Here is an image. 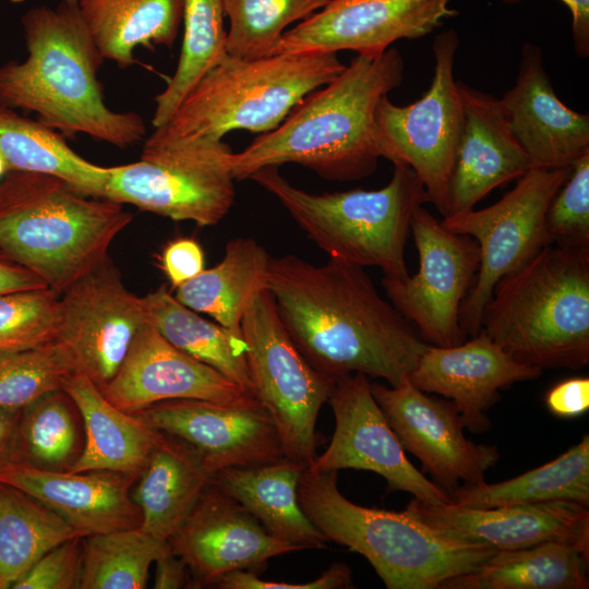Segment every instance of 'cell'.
<instances>
[{
	"label": "cell",
	"instance_id": "1",
	"mask_svg": "<svg viewBox=\"0 0 589 589\" xmlns=\"http://www.w3.org/2000/svg\"><path fill=\"white\" fill-rule=\"evenodd\" d=\"M364 267L329 257H272L267 290L304 358L322 374L361 373L400 384L430 344L376 290Z\"/></svg>",
	"mask_w": 589,
	"mask_h": 589
},
{
	"label": "cell",
	"instance_id": "2",
	"mask_svg": "<svg viewBox=\"0 0 589 589\" xmlns=\"http://www.w3.org/2000/svg\"><path fill=\"white\" fill-rule=\"evenodd\" d=\"M404 69L396 48L378 56L357 55L337 77L305 96L276 129L232 153L235 180L289 163L335 181L370 176L381 158L376 108L401 84Z\"/></svg>",
	"mask_w": 589,
	"mask_h": 589
},
{
	"label": "cell",
	"instance_id": "3",
	"mask_svg": "<svg viewBox=\"0 0 589 589\" xmlns=\"http://www.w3.org/2000/svg\"><path fill=\"white\" fill-rule=\"evenodd\" d=\"M27 57L0 65V105L34 112L64 135L86 134L120 148L146 134L143 118L110 109L97 72L105 60L77 4L37 5L22 19Z\"/></svg>",
	"mask_w": 589,
	"mask_h": 589
},
{
	"label": "cell",
	"instance_id": "4",
	"mask_svg": "<svg viewBox=\"0 0 589 589\" xmlns=\"http://www.w3.org/2000/svg\"><path fill=\"white\" fill-rule=\"evenodd\" d=\"M132 219L52 175L11 170L0 181V251L59 294L109 257Z\"/></svg>",
	"mask_w": 589,
	"mask_h": 589
},
{
	"label": "cell",
	"instance_id": "5",
	"mask_svg": "<svg viewBox=\"0 0 589 589\" xmlns=\"http://www.w3.org/2000/svg\"><path fill=\"white\" fill-rule=\"evenodd\" d=\"M481 329L539 369L589 364V247L543 248L495 285Z\"/></svg>",
	"mask_w": 589,
	"mask_h": 589
},
{
	"label": "cell",
	"instance_id": "6",
	"mask_svg": "<svg viewBox=\"0 0 589 589\" xmlns=\"http://www.w3.org/2000/svg\"><path fill=\"white\" fill-rule=\"evenodd\" d=\"M337 479L338 471L306 467L298 485L300 505L328 541L364 556L388 589H438L496 552L444 536L406 510L354 504L340 493Z\"/></svg>",
	"mask_w": 589,
	"mask_h": 589
},
{
	"label": "cell",
	"instance_id": "7",
	"mask_svg": "<svg viewBox=\"0 0 589 589\" xmlns=\"http://www.w3.org/2000/svg\"><path fill=\"white\" fill-rule=\"evenodd\" d=\"M389 182L378 190L354 189L315 194L292 185L266 167L250 179L273 194L306 237L329 257L384 276H409L405 245L414 211L429 202L425 189L407 165L393 164Z\"/></svg>",
	"mask_w": 589,
	"mask_h": 589
},
{
	"label": "cell",
	"instance_id": "8",
	"mask_svg": "<svg viewBox=\"0 0 589 589\" xmlns=\"http://www.w3.org/2000/svg\"><path fill=\"white\" fill-rule=\"evenodd\" d=\"M345 68L337 52L280 53L252 60L227 55L154 133L168 140H221L232 130L269 132L305 96Z\"/></svg>",
	"mask_w": 589,
	"mask_h": 589
},
{
	"label": "cell",
	"instance_id": "9",
	"mask_svg": "<svg viewBox=\"0 0 589 589\" xmlns=\"http://www.w3.org/2000/svg\"><path fill=\"white\" fill-rule=\"evenodd\" d=\"M231 155L223 140H168L153 132L137 161L109 167L104 199L215 226L235 203Z\"/></svg>",
	"mask_w": 589,
	"mask_h": 589
},
{
	"label": "cell",
	"instance_id": "10",
	"mask_svg": "<svg viewBox=\"0 0 589 589\" xmlns=\"http://www.w3.org/2000/svg\"><path fill=\"white\" fill-rule=\"evenodd\" d=\"M253 393L274 422L285 457L309 466L320 436L316 420L336 382L304 358L271 292H260L240 323Z\"/></svg>",
	"mask_w": 589,
	"mask_h": 589
},
{
	"label": "cell",
	"instance_id": "11",
	"mask_svg": "<svg viewBox=\"0 0 589 589\" xmlns=\"http://www.w3.org/2000/svg\"><path fill=\"white\" fill-rule=\"evenodd\" d=\"M570 169L532 167L493 205L453 214L441 221L445 229L469 236L479 245L478 272L459 312L466 334L474 336L481 330L484 309L498 280L552 244L544 227L545 213Z\"/></svg>",
	"mask_w": 589,
	"mask_h": 589
},
{
	"label": "cell",
	"instance_id": "12",
	"mask_svg": "<svg viewBox=\"0 0 589 589\" xmlns=\"http://www.w3.org/2000/svg\"><path fill=\"white\" fill-rule=\"evenodd\" d=\"M454 29L433 43L434 73L430 87L414 103L393 104L384 96L376 108V141L381 157L409 166L422 182L429 202L445 217L448 185L464 124V105L454 79L459 47Z\"/></svg>",
	"mask_w": 589,
	"mask_h": 589
},
{
	"label": "cell",
	"instance_id": "13",
	"mask_svg": "<svg viewBox=\"0 0 589 589\" xmlns=\"http://www.w3.org/2000/svg\"><path fill=\"white\" fill-rule=\"evenodd\" d=\"M410 230L419 269L405 279L384 276L382 284L387 298L430 345H459L466 334L459 312L478 272L479 245L469 236L445 229L422 206L414 211Z\"/></svg>",
	"mask_w": 589,
	"mask_h": 589
},
{
	"label": "cell",
	"instance_id": "14",
	"mask_svg": "<svg viewBox=\"0 0 589 589\" xmlns=\"http://www.w3.org/2000/svg\"><path fill=\"white\" fill-rule=\"evenodd\" d=\"M326 402L333 409L335 430L328 447L308 466L310 470L372 471L386 480L388 492H407L432 504L452 503L442 488L409 461L372 395L366 375L351 373L336 380Z\"/></svg>",
	"mask_w": 589,
	"mask_h": 589
},
{
	"label": "cell",
	"instance_id": "15",
	"mask_svg": "<svg viewBox=\"0 0 589 589\" xmlns=\"http://www.w3.org/2000/svg\"><path fill=\"white\" fill-rule=\"evenodd\" d=\"M147 322L143 300L129 291L107 257L59 297L56 340L100 390L120 369Z\"/></svg>",
	"mask_w": 589,
	"mask_h": 589
},
{
	"label": "cell",
	"instance_id": "16",
	"mask_svg": "<svg viewBox=\"0 0 589 589\" xmlns=\"http://www.w3.org/2000/svg\"><path fill=\"white\" fill-rule=\"evenodd\" d=\"M371 392L405 452L416 456L449 496L460 481H484L485 471L497 464L495 445L466 438L461 416L452 401L429 396L408 377L390 387L371 384Z\"/></svg>",
	"mask_w": 589,
	"mask_h": 589
},
{
	"label": "cell",
	"instance_id": "17",
	"mask_svg": "<svg viewBox=\"0 0 589 589\" xmlns=\"http://www.w3.org/2000/svg\"><path fill=\"white\" fill-rule=\"evenodd\" d=\"M450 1L329 0L286 31L273 55L353 50L378 56L393 43L423 37L455 16Z\"/></svg>",
	"mask_w": 589,
	"mask_h": 589
},
{
	"label": "cell",
	"instance_id": "18",
	"mask_svg": "<svg viewBox=\"0 0 589 589\" xmlns=\"http://www.w3.org/2000/svg\"><path fill=\"white\" fill-rule=\"evenodd\" d=\"M133 414L151 428L195 448L212 476L229 467L285 458L279 433L262 405L171 399Z\"/></svg>",
	"mask_w": 589,
	"mask_h": 589
},
{
	"label": "cell",
	"instance_id": "19",
	"mask_svg": "<svg viewBox=\"0 0 589 589\" xmlns=\"http://www.w3.org/2000/svg\"><path fill=\"white\" fill-rule=\"evenodd\" d=\"M101 392L130 414L171 399L261 405L253 394L171 345L148 322L140 328L120 369Z\"/></svg>",
	"mask_w": 589,
	"mask_h": 589
},
{
	"label": "cell",
	"instance_id": "20",
	"mask_svg": "<svg viewBox=\"0 0 589 589\" xmlns=\"http://www.w3.org/2000/svg\"><path fill=\"white\" fill-rule=\"evenodd\" d=\"M168 541L201 585H215L221 576L235 570L257 574L269 558L301 550L272 536L213 482Z\"/></svg>",
	"mask_w": 589,
	"mask_h": 589
},
{
	"label": "cell",
	"instance_id": "21",
	"mask_svg": "<svg viewBox=\"0 0 589 589\" xmlns=\"http://www.w3.org/2000/svg\"><path fill=\"white\" fill-rule=\"evenodd\" d=\"M407 513L433 530L496 551L564 542L589 551L588 506L572 501L477 508L412 498Z\"/></svg>",
	"mask_w": 589,
	"mask_h": 589
},
{
	"label": "cell",
	"instance_id": "22",
	"mask_svg": "<svg viewBox=\"0 0 589 589\" xmlns=\"http://www.w3.org/2000/svg\"><path fill=\"white\" fill-rule=\"evenodd\" d=\"M541 373L542 369L513 359L481 329L456 346L429 345L408 378L425 393L450 399L465 428L479 433L490 428L486 411L498 400L501 389Z\"/></svg>",
	"mask_w": 589,
	"mask_h": 589
},
{
	"label": "cell",
	"instance_id": "23",
	"mask_svg": "<svg viewBox=\"0 0 589 589\" xmlns=\"http://www.w3.org/2000/svg\"><path fill=\"white\" fill-rule=\"evenodd\" d=\"M500 104L533 167H570L589 152V116L570 109L556 96L539 46H522L515 85Z\"/></svg>",
	"mask_w": 589,
	"mask_h": 589
},
{
	"label": "cell",
	"instance_id": "24",
	"mask_svg": "<svg viewBox=\"0 0 589 589\" xmlns=\"http://www.w3.org/2000/svg\"><path fill=\"white\" fill-rule=\"evenodd\" d=\"M458 87L464 124L449 179L447 216L474 208L492 190L533 167L513 134L500 99L460 81Z\"/></svg>",
	"mask_w": 589,
	"mask_h": 589
},
{
	"label": "cell",
	"instance_id": "25",
	"mask_svg": "<svg viewBox=\"0 0 589 589\" xmlns=\"http://www.w3.org/2000/svg\"><path fill=\"white\" fill-rule=\"evenodd\" d=\"M136 478L113 471L46 470L17 462L0 470V482L45 504L82 538L140 527L141 513L130 491Z\"/></svg>",
	"mask_w": 589,
	"mask_h": 589
},
{
	"label": "cell",
	"instance_id": "26",
	"mask_svg": "<svg viewBox=\"0 0 589 589\" xmlns=\"http://www.w3.org/2000/svg\"><path fill=\"white\" fill-rule=\"evenodd\" d=\"M80 412L85 444L69 471H113L139 477L163 433L111 404L82 371L61 388Z\"/></svg>",
	"mask_w": 589,
	"mask_h": 589
},
{
	"label": "cell",
	"instance_id": "27",
	"mask_svg": "<svg viewBox=\"0 0 589 589\" xmlns=\"http://www.w3.org/2000/svg\"><path fill=\"white\" fill-rule=\"evenodd\" d=\"M306 467L285 457L221 469L211 482L243 506L272 536L301 550L324 549L327 538L309 519L298 498L299 481Z\"/></svg>",
	"mask_w": 589,
	"mask_h": 589
},
{
	"label": "cell",
	"instance_id": "28",
	"mask_svg": "<svg viewBox=\"0 0 589 589\" xmlns=\"http://www.w3.org/2000/svg\"><path fill=\"white\" fill-rule=\"evenodd\" d=\"M211 478L195 448L163 433L131 492L141 513L140 528L168 541L182 526Z\"/></svg>",
	"mask_w": 589,
	"mask_h": 589
},
{
	"label": "cell",
	"instance_id": "29",
	"mask_svg": "<svg viewBox=\"0 0 589 589\" xmlns=\"http://www.w3.org/2000/svg\"><path fill=\"white\" fill-rule=\"evenodd\" d=\"M272 256L253 238H236L223 260L176 288L175 298L241 334V320L253 299L267 289Z\"/></svg>",
	"mask_w": 589,
	"mask_h": 589
},
{
	"label": "cell",
	"instance_id": "30",
	"mask_svg": "<svg viewBox=\"0 0 589 589\" xmlns=\"http://www.w3.org/2000/svg\"><path fill=\"white\" fill-rule=\"evenodd\" d=\"M184 0H77L80 15L104 59L127 68L134 49L171 48Z\"/></svg>",
	"mask_w": 589,
	"mask_h": 589
},
{
	"label": "cell",
	"instance_id": "31",
	"mask_svg": "<svg viewBox=\"0 0 589 589\" xmlns=\"http://www.w3.org/2000/svg\"><path fill=\"white\" fill-rule=\"evenodd\" d=\"M589 551L564 542L496 551L438 589H587Z\"/></svg>",
	"mask_w": 589,
	"mask_h": 589
},
{
	"label": "cell",
	"instance_id": "32",
	"mask_svg": "<svg viewBox=\"0 0 589 589\" xmlns=\"http://www.w3.org/2000/svg\"><path fill=\"white\" fill-rule=\"evenodd\" d=\"M142 300L147 322L171 345L254 395L241 334L200 316L179 302L166 285Z\"/></svg>",
	"mask_w": 589,
	"mask_h": 589
},
{
	"label": "cell",
	"instance_id": "33",
	"mask_svg": "<svg viewBox=\"0 0 589 589\" xmlns=\"http://www.w3.org/2000/svg\"><path fill=\"white\" fill-rule=\"evenodd\" d=\"M0 154L11 170L52 175L77 192L104 199L109 167L95 165L74 151L55 130L0 105Z\"/></svg>",
	"mask_w": 589,
	"mask_h": 589
},
{
	"label": "cell",
	"instance_id": "34",
	"mask_svg": "<svg viewBox=\"0 0 589 589\" xmlns=\"http://www.w3.org/2000/svg\"><path fill=\"white\" fill-rule=\"evenodd\" d=\"M452 503L477 508L572 501L589 506V436L555 459L516 478L458 486Z\"/></svg>",
	"mask_w": 589,
	"mask_h": 589
},
{
	"label": "cell",
	"instance_id": "35",
	"mask_svg": "<svg viewBox=\"0 0 589 589\" xmlns=\"http://www.w3.org/2000/svg\"><path fill=\"white\" fill-rule=\"evenodd\" d=\"M74 537L45 504L0 482V589L12 588L45 553Z\"/></svg>",
	"mask_w": 589,
	"mask_h": 589
},
{
	"label": "cell",
	"instance_id": "36",
	"mask_svg": "<svg viewBox=\"0 0 589 589\" xmlns=\"http://www.w3.org/2000/svg\"><path fill=\"white\" fill-rule=\"evenodd\" d=\"M223 0H184L183 40L177 69L156 96L152 123L163 127L199 81L227 57Z\"/></svg>",
	"mask_w": 589,
	"mask_h": 589
},
{
	"label": "cell",
	"instance_id": "37",
	"mask_svg": "<svg viewBox=\"0 0 589 589\" xmlns=\"http://www.w3.org/2000/svg\"><path fill=\"white\" fill-rule=\"evenodd\" d=\"M80 589H143L156 557L169 541L140 527L83 538Z\"/></svg>",
	"mask_w": 589,
	"mask_h": 589
},
{
	"label": "cell",
	"instance_id": "38",
	"mask_svg": "<svg viewBox=\"0 0 589 589\" xmlns=\"http://www.w3.org/2000/svg\"><path fill=\"white\" fill-rule=\"evenodd\" d=\"M329 0H223L229 19L227 55L238 59L269 57L286 27L303 21Z\"/></svg>",
	"mask_w": 589,
	"mask_h": 589
},
{
	"label": "cell",
	"instance_id": "39",
	"mask_svg": "<svg viewBox=\"0 0 589 589\" xmlns=\"http://www.w3.org/2000/svg\"><path fill=\"white\" fill-rule=\"evenodd\" d=\"M68 398L58 389L23 409L12 462L61 470L70 461L77 433Z\"/></svg>",
	"mask_w": 589,
	"mask_h": 589
},
{
	"label": "cell",
	"instance_id": "40",
	"mask_svg": "<svg viewBox=\"0 0 589 589\" xmlns=\"http://www.w3.org/2000/svg\"><path fill=\"white\" fill-rule=\"evenodd\" d=\"M79 371L70 349L53 340L46 345L0 354V408L22 411L43 396L61 389Z\"/></svg>",
	"mask_w": 589,
	"mask_h": 589
},
{
	"label": "cell",
	"instance_id": "41",
	"mask_svg": "<svg viewBox=\"0 0 589 589\" xmlns=\"http://www.w3.org/2000/svg\"><path fill=\"white\" fill-rule=\"evenodd\" d=\"M59 297L48 287L0 293V354L56 340Z\"/></svg>",
	"mask_w": 589,
	"mask_h": 589
},
{
	"label": "cell",
	"instance_id": "42",
	"mask_svg": "<svg viewBox=\"0 0 589 589\" xmlns=\"http://www.w3.org/2000/svg\"><path fill=\"white\" fill-rule=\"evenodd\" d=\"M544 227L552 244L589 247V152L572 165L546 209Z\"/></svg>",
	"mask_w": 589,
	"mask_h": 589
},
{
	"label": "cell",
	"instance_id": "43",
	"mask_svg": "<svg viewBox=\"0 0 589 589\" xmlns=\"http://www.w3.org/2000/svg\"><path fill=\"white\" fill-rule=\"evenodd\" d=\"M82 537L71 538L45 553L12 589H80Z\"/></svg>",
	"mask_w": 589,
	"mask_h": 589
},
{
	"label": "cell",
	"instance_id": "44",
	"mask_svg": "<svg viewBox=\"0 0 589 589\" xmlns=\"http://www.w3.org/2000/svg\"><path fill=\"white\" fill-rule=\"evenodd\" d=\"M351 585V569L345 563H333L317 578L306 582L265 580L253 572L235 570L225 574L215 584L221 589H340Z\"/></svg>",
	"mask_w": 589,
	"mask_h": 589
},
{
	"label": "cell",
	"instance_id": "45",
	"mask_svg": "<svg viewBox=\"0 0 589 589\" xmlns=\"http://www.w3.org/2000/svg\"><path fill=\"white\" fill-rule=\"evenodd\" d=\"M159 262L170 285L177 288L204 269V252L197 241L179 238L164 248Z\"/></svg>",
	"mask_w": 589,
	"mask_h": 589
},
{
	"label": "cell",
	"instance_id": "46",
	"mask_svg": "<svg viewBox=\"0 0 589 589\" xmlns=\"http://www.w3.org/2000/svg\"><path fill=\"white\" fill-rule=\"evenodd\" d=\"M544 402L560 418H575L589 409V378L575 376L560 381L548 389Z\"/></svg>",
	"mask_w": 589,
	"mask_h": 589
},
{
	"label": "cell",
	"instance_id": "47",
	"mask_svg": "<svg viewBox=\"0 0 589 589\" xmlns=\"http://www.w3.org/2000/svg\"><path fill=\"white\" fill-rule=\"evenodd\" d=\"M155 589H178L189 587L188 565L176 554L170 544L155 560Z\"/></svg>",
	"mask_w": 589,
	"mask_h": 589
},
{
	"label": "cell",
	"instance_id": "48",
	"mask_svg": "<svg viewBox=\"0 0 589 589\" xmlns=\"http://www.w3.org/2000/svg\"><path fill=\"white\" fill-rule=\"evenodd\" d=\"M505 4H516L522 0H501ZM572 14L574 48L578 57L589 56V0H561Z\"/></svg>",
	"mask_w": 589,
	"mask_h": 589
},
{
	"label": "cell",
	"instance_id": "49",
	"mask_svg": "<svg viewBox=\"0 0 589 589\" xmlns=\"http://www.w3.org/2000/svg\"><path fill=\"white\" fill-rule=\"evenodd\" d=\"M43 287L47 286L40 278L0 251V293Z\"/></svg>",
	"mask_w": 589,
	"mask_h": 589
},
{
	"label": "cell",
	"instance_id": "50",
	"mask_svg": "<svg viewBox=\"0 0 589 589\" xmlns=\"http://www.w3.org/2000/svg\"><path fill=\"white\" fill-rule=\"evenodd\" d=\"M22 411L0 408V470L13 461L17 426Z\"/></svg>",
	"mask_w": 589,
	"mask_h": 589
},
{
	"label": "cell",
	"instance_id": "51",
	"mask_svg": "<svg viewBox=\"0 0 589 589\" xmlns=\"http://www.w3.org/2000/svg\"><path fill=\"white\" fill-rule=\"evenodd\" d=\"M9 171V166L0 154V179L3 178Z\"/></svg>",
	"mask_w": 589,
	"mask_h": 589
},
{
	"label": "cell",
	"instance_id": "52",
	"mask_svg": "<svg viewBox=\"0 0 589 589\" xmlns=\"http://www.w3.org/2000/svg\"><path fill=\"white\" fill-rule=\"evenodd\" d=\"M62 1H64L67 3H73V4H75L77 2V0H62Z\"/></svg>",
	"mask_w": 589,
	"mask_h": 589
}]
</instances>
